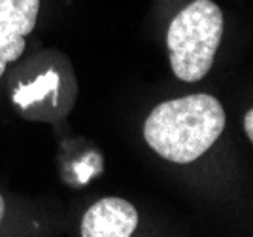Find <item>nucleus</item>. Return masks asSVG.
<instances>
[{"label": "nucleus", "mask_w": 253, "mask_h": 237, "mask_svg": "<svg viewBox=\"0 0 253 237\" xmlns=\"http://www.w3.org/2000/svg\"><path fill=\"white\" fill-rule=\"evenodd\" d=\"M223 129V105L197 93L157 105L144 123V139L167 162L185 165L210 150Z\"/></svg>", "instance_id": "1"}, {"label": "nucleus", "mask_w": 253, "mask_h": 237, "mask_svg": "<svg viewBox=\"0 0 253 237\" xmlns=\"http://www.w3.org/2000/svg\"><path fill=\"white\" fill-rule=\"evenodd\" d=\"M225 19L211 0H195L172 19L167 33L170 66L181 82H201L221 44Z\"/></svg>", "instance_id": "2"}, {"label": "nucleus", "mask_w": 253, "mask_h": 237, "mask_svg": "<svg viewBox=\"0 0 253 237\" xmlns=\"http://www.w3.org/2000/svg\"><path fill=\"white\" fill-rule=\"evenodd\" d=\"M40 0H0V76L25 52V36L34 31Z\"/></svg>", "instance_id": "3"}, {"label": "nucleus", "mask_w": 253, "mask_h": 237, "mask_svg": "<svg viewBox=\"0 0 253 237\" xmlns=\"http://www.w3.org/2000/svg\"><path fill=\"white\" fill-rule=\"evenodd\" d=\"M138 226L134 205L121 197H104L87 209L80 236L84 237H128Z\"/></svg>", "instance_id": "4"}, {"label": "nucleus", "mask_w": 253, "mask_h": 237, "mask_svg": "<svg viewBox=\"0 0 253 237\" xmlns=\"http://www.w3.org/2000/svg\"><path fill=\"white\" fill-rule=\"evenodd\" d=\"M57 87V76L55 74H47L38 78L34 84L31 86L21 87L15 95H13V101H17L21 107H27L31 101H38V99H43V95H47L51 89Z\"/></svg>", "instance_id": "5"}, {"label": "nucleus", "mask_w": 253, "mask_h": 237, "mask_svg": "<svg viewBox=\"0 0 253 237\" xmlns=\"http://www.w3.org/2000/svg\"><path fill=\"white\" fill-rule=\"evenodd\" d=\"M244 129H246L248 139L253 140V110H252V108H250V110L244 114Z\"/></svg>", "instance_id": "6"}, {"label": "nucleus", "mask_w": 253, "mask_h": 237, "mask_svg": "<svg viewBox=\"0 0 253 237\" xmlns=\"http://www.w3.org/2000/svg\"><path fill=\"white\" fill-rule=\"evenodd\" d=\"M4 211H6V205H4L2 195H0V222H2V218H4Z\"/></svg>", "instance_id": "7"}]
</instances>
